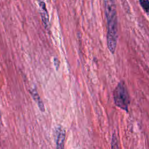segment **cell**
Returning a JSON list of instances; mask_svg holds the SVG:
<instances>
[{"label": "cell", "mask_w": 149, "mask_h": 149, "mask_svg": "<svg viewBox=\"0 0 149 149\" xmlns=\"http://www.w3.org/2000/svg\"><path fill=\"white\" fill-rule=\"evenodd\" d=\"M31 95H32V97H33V99L34 100V101H36V102L38 105V108H40V109L42 112H44L45 111L44 105L43 102L42 101L39 94H38L37 91L36 90H33L31 91Z\"/></svg>", "instance_id": "obj_5"}, {"label": "cell", "mask_w": 149, "mask_h": 149, "mask_svg": "<svg viewBox=\"0 0 149 149\" xmlns=\"http://www.w3.org/2000/svg\"><path fill=\"white\" fill-rule=\"evenodd\" d=\"M113 95L115 105L121 109L127 111L130 104L129 95L127 87L123 81H120L118 84L113 91Z\"/></svg>", "instance_id": "obj_2"}, {"label": "cell", "mask_w": 149, "mask_h": 149, "mask_svg": "<svg viewBox=\"0 0 149 149\" xmlns=\"http://www.w3.org/2000/svg\"><path fill=\"white\" fill-rule=\"evenodd\" d=\"M111 149H119L118 140L115 133H113L111 140Z\"/></svg>", "instance_id": "obj_6"}, {"label": "cell", "mask_w": 149, "mask_h": 149, "mask_svg": "<svg viewBox=\"0 0 149 149\" xmlns=\"http://www.w3.org/2000/svg\"><path fill=\"white\" fill-rule=\"evenodd\" d=\"M105 11L107 20V45L112 54L115 51L118 37V21L115 0H105Z\"/></svg>", "instance_id": "obj_1"}, {"label": "cell", "mask_w": 149, "mask_h": 149, "mask_svg": "<svg viewBox=\"0 0 149 149\" xmlns=\"http://www.w3.org/2000/svg\"><path fill=\"white\" fill-rule=\"evenodd\" d=\"M56 149H65V140L66 132L62 126H59L56 129Z\"/></svg>", "instance_id": "obj_3"}, {"label": "cell", "mask_w": 149, "mask_h": 149, "mask_svg": "<svg viewBox=\"0 0 149 149\" xmlns=\"http://www.w3.org/2000/svg\"><path fill=\"white\" fill-rule=\"evenodd\" d=\"M39 4H40V10H41V19H42V21L44 23V25L45 26V27H47L48 24L49 17H48V15L47 10L46 8L45 3L42 1V2H40Z\"/></svg>", "instance_id": "obj_4"}, {"label": "cell", "mask_w": 149, "mask_h": 149, "mask_svg": "<svg viewBox=\"0 0 149 149\" xmlns=\"http://www.w3.org/2000/svg\"><path fill=\"white\" fill-rule=\"evenodd\" d=\"M139 2L140 3L141 6L144 9V10L148 13L149 9V3L148 0H140Z\"/></svg>", "instance_id": "obj_7"}]
</instances>
